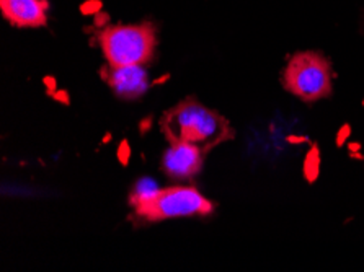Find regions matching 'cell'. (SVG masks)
<instances>
[{"instance_id":"3957f363","label":"cell","mask_w":364,"mask_h":272,"mask_svg":"<svg viewBox=\"0 0 364 272\" xmlns=\"http://www.w3.org/2000/svg\"><path fill=\"white\" fill-rule=\"evenodd\" d=\"M98 43L109 67L144 65L156 51V28L151 21L137 25H112L98 33Z\"/></svg>"},{"instance_id":"7a4b0ae2","label":"cell","mask_w":364,"mask_h":272,"mask_svg":"<svg viewBox=\"0 0 364 272\" xmlns=\"http://www.w3.org/2000/svg\"><path fill=\"white\" fill-rule=\"evenodd\" d=\"M131 205L136 217L147 222H161L167 219L209 215L214 205L198 192L196 187L175 186L167 190H149L139 185V190L131 196Z\"/></svg>"},{"instance_id":"5b68a950","label":"cell","mask_w":364,"mask_h":272,"mask_svg":"<svg viewBox=\"0 0 364 272\" xmlns=\"http://www.w3.org/2000/svg\"><path fill=\"white\" fill-rule=\"evenodd\" d=\"M204 155L188 143H170L162 158V170L173 180H190L203 168Z\"/></svg>"},{"instance_id":"8992f818","label":"cell","mask_w":364,"mask_h":272,"mask_svg":"<svg viewBox=\"0 0 364 272\" xmlns=\"http://www.w3.org/2000/svg\"><path fill=\"white\" fill-rule=\"evenodd\" d=\"M103 80L112 87L114 95L123 99H136L147 90V74L142 65H124L100 70Z\"/></svg>"},{"instance_id":"6da1fadb","label":"cell","mask_w":364,"mask_h":272,"mask_svg":"<svg viewBox=\"0 0 364 272\" xmlns=\"http://www.w3.org/2000/svg\"><path fill=\"white\" fill-rule=\"evenodd\" d=\"M161 129L168 143H188L200 148L203 153L234 137L229 121L196 99H185L176 107L165 111L161 119Z\"/></svg>"},{"instance_id":"52a82bcc","label":"cell","mask_w":364,"mask_h":272,"mask_svg":"<svg viewBox=\"0 0 364 272\" xmlns=\"http://www.w3.org/2000/svg\"><path fill=\"white\" fill-rule=\"evenodd\" d=\"M48 0H0L4 18L18 28H40L48 23Z\"/></svg>"},{"instance_id":"277c9868","label":"cell","mask_w":364,"mask_h":272,"mask_svg":"<svg viewBox=\"0 0 364 272\" xmlns=\"http://www.w3.org/2000/svg\"><path fill=\"white\" fill-rule=\"evenodd\" d=\"M283 87L302 102L314 103L332 95V65L321 53H297L283 70Z\"/></svg>"}]
</instances>
